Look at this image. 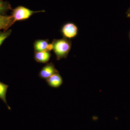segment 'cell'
Masks as SVG:
<instances>
[{"mask_svg":"<svg viewBox=\"0 0 130 130\" xmlns=\"http://www.w3.org/2000/svg\"><path fill=\"white\" fill-rule=\"evenodd\" d=\"M129 38H130V34H129Z\"/></svg>","mask_w":130,"mask_h":130,"instance_id":"13","label":"cell"},{"mask_svg":"<svg viewBox=\"0 0 130 130\" xmlns=\"http://www.w3.org/2000/svg\"><path fill=\"white\" fill-rule=\"evenodd\" d=\"M11 29L8 30L3 32H0V46L5 40L11 35Z\"/></svg>","mask_w":130,"mask_h":130,"instance_id":"11","label":"cell"},{"mask_svg":"<svg viewBox=\"0 0 130 130\" xmlns=\"http://www.w3.org/2000/svg\"><path fill=\"white\" fill-rule=\"evenodd\" d=\"M11 9V5L6 2L0 0V14L6 15L5 14L9 10Z\"/></svg>","mask_w":130,"mask_h":130,"instance_id":"10","label":"cell"},{"mask_svg":"<svg viewBox=\"0 0 130 130\" xmlns=\"http://www.w3.org/2000/svg\"><path fill=\"white\" fill-rule=\"evenodd\" d=\"M59 73L54 65L52 63H47L42 68L39 73V76L41 78L46 80L55 73Z\"/></svg>","mask_w":130,"mask_h":130,"instance_id":"4","label":"cell"},{"mask_svg":"<svg viewBox=\"0 0 130 130\" xmlns=\"http://www.w3.org/2000/svg\"><path fill=\"white\" fill-rule=\"evenodd\" d=\"M63 37L67 39H71L76 37L78 32V28L72 23H68L63 25L61 30Z\"/></svg>","mask_w":130,"mask_h":130,"instance_id":"3","label":"cell"},{"mask_svg":"<svg viewBox=\"0 0 130 130\" xmlns=\"http://www.w3.org/2000/svg\"><path fill=\"white\" fill-rule=\"evenodd\" d=\"M35 52H40L48 50L50 51L53 49L52 43H48V40H40L35 41L34 44Z\"/></svg>","mask_w":130,"mask_h":130,"instance_id":"5","label":"cell"},{"mask_svg":"<svg viewBox=\"0 0 130 130\" xmlns=\"http://www.w3.org/2000/svg\"><path fill=\"white\" fill-rule=\"evenodd\" d=\"M51 56L50 51L48 50L35 52L34 58L38 63H46L48 62Z\"/></svg>","mask_w":130,"mask_h":130,"instance_id":"7","label":"cell"},{"mask_svg":"<svg viewBox=\"0 0 130 130\" xmlns=\"http://www.w3.org/2000/svg\"><path fill=\"white\" fill-rule=\"evenodd\" d=\"M46 81L49 86L54 88H59L63 83V79L59 73L54 74Z\"/></svg>","mask_w":130,"mask_h":130,"instance_id":"8","label":"cell"},{"mask_svg":"<svg viewBox=\"0 0 130 130\" xmlns=\"http://www.w3.org/2000/svg\"><path fill=\"white\" fill-rule=\"evenodd\" d=\"M8 88V85L6 84L3 83L0 81V98L4 102L6 105H7L8 108L10 110L11 108L7 104L6 98L7 92V89Z\"/></svg>","mask_w":130,"mask_h":130,"instance_id":"9","label":"cell"},{"mask_svg":"<svg viewBox=\"0 0 130 130\" xmlns=\"http://www.w3.org/2000/svg\"><path fill=\"white\" fill-rule=\"evenodd\" d=\"M13 19L11 15H2L0 14V32L3 30L4 31L7 30L13 24Z\"/></svg>","mask_w":130,"mask_h":130,"instance_id":"6","label":"cell"},{"mask_svg":"<svg viewBox=\"0 0 130 130\" xmlns=\"http://www.w3.org/2000/svg\"><path fill=\"white\" fill-rule=\"evenodd\" d=\"M44 10L33 11L28 9L24 7L19 6L13 10L12 16L14 24L16 21L25 20L29 18L32 14L37 13L44 12Z\"/></svg>","mask_w":130,"mask_h":130,"instance_id":"2","label":"cell"},{"mask_svg":"<svg viewBox=\"0 0 130 130\" xmlns=\"http://www.w3.org/2000/svg\"><path fill=\"white\" fill-rule=\"evenodd\" d=\"M126 14L127 15V17L130 18V7L129 9L127 10L126 12Z\"/></svg>","mask_w":130,"mask_h":130,"instance_id":"12","label":"cell"},{"mask_svg":"<svg viewBox=\"0 0 130 130\" xmlns=\"http://www.w3.org/2000/svg\"><path fill=\"white\" fill-rule=\"evenodd\" d=\"M53 50L56 55L57 60L66 58L71 48L72 43L67 38L54 40L52 42Z\"/></svg>","mask_w":130,"mask_h":130,"instance_id":"1","label":"cell"}]
</instances>
